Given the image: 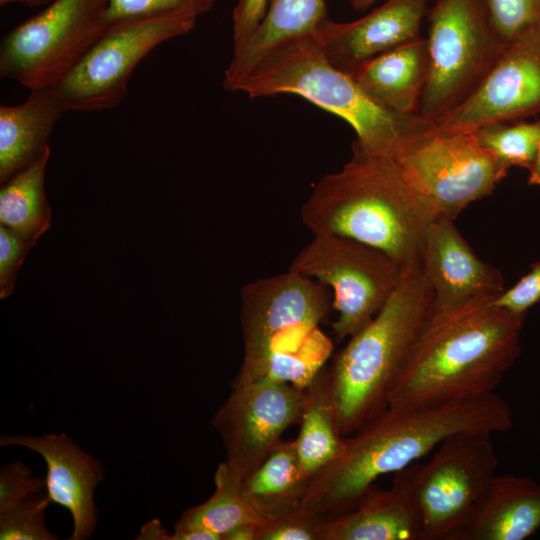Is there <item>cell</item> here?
<instances>
[{
  "instance_id": "1",
  "label": "cell",
  "mask_w": 540,
  "mask_h": 540,
  "mask_svg": "<svg viewBox=\"0 0 540 540\" xmlns=\"http://www.w3.org/2000/svg\"><path fill=\"white\" fill-rule=\"evenodd\" d=\"M513 426L496 393L426 408L387 407L353 434L308 481L298 507L320 516L351 509L380 476L396 473L459 433L492 435Z\"/></svg>"
},
{
  "instance_id": "2",
  "label": "cell",
  "mask_w": 540,
  "mask_h": 540,
  "mask_svg": "<svg viewBox=\"0 0 540 540\" xmlns=\"http://www.w3.org/2000/svg\"><path fill=\"white\" fill-rule=\"evenodd\" d=\"M524 318L494 304L433 312L387 407L426 408L495 393L521 354Z\"/></svg>"
},
{
  "instance_id": "3",
  "label": "cell",
  "mask_w": 540,
  "mask_h": 540,
  "mask_svg": "<svg viewBox=\"0 0 540 540\" xmlns=\"http://www.w3.org/2000/svg\"><path fill=\"white\" fill-rule=\"evenodd\" d=\"M351 159L322 177L301 207L313 235H339L378 248L403 268L420 265L435 219L394 159L356 142Z\"/></svg>"
},
{
  "instance_id": "4",
  "label": "cell",
  "mask_w": 540,
  "mask_h": 540,
  "mask_svg": "<svg viewBox=\"0 0 540 540\" xmlns=\"http://www.w3.org/2000/svg\"><path fill=\"white\" fill-rule=\"evenodd\" d=\"M434 293L421 264L404 268L379 312L326 367L340 433L347 437L384 411L432 317Z\"/></svg>"
},
{
  "instance_id": "5",
  "label": "cell",
  "mask_w": 540,
  "mask_h": 540,
  "mask_svg": "<svg viewBox=\"0 0 540 540\" xmlns=\"http://www.w3.org/2000/svg\"><path fill=\"white\" fill-rule=\"evenodd\" d=\"M235 91L251 98L299 95L344 119L367 152L394 159L434 122L418 114H398L371 101L354 79L333 66L313 33L286 39L268 50Z\"/></svg>"
},
{
  "instance_id": "6",
  "label": "cell",
  "mask_w": 540,
  "mask_h": 540,
  "mask_svg": "<svg viewBox=\"0 0 540 540\" xmlns=\"http://www.w3.org/2000/svg\"><path fill=\"white\" fill-rule=\"evenodd\" d=\"M428 23L429 76L417 114L435 123L478 88L508 44L483 0H435Z\"/></svg>"
},
{
  "instance_id": "7",
  "label": "cell",
  "mask_w": 540,
  "mask_h": 540,
  "mask_svg": "<svg viewBox=\"0 0 540 540\" xmlns=\"http://www.w3.org/2000/svg\"><path fill=\"white\" fill-rule=\"evenodd\" d=\"M490 437L451 435L427 463L395 473L418 513L421 540H458L469 524L499 465Z\"/></svg>"
},
{
  "instance_id": "8",
  "label": "cell",
  "mask_w": 540,
  "mask_h": 540,
  "mask_svg": "<svg viewBox=\"0 0 540 540\" xmlns=\"http://www.w3.org/2000/svg\"><path fill=\"white\" fill-rule=\"evenodd\" d=\"M108 7V0H53L3 37L0 77L29 90L56 86L106 30Z\"/></svg>"
},
{
  "instance_id": "9",
  "label": "cell",
  "mask_w": 540,
  "mask_h": 540,
  "mask_svg": "<svg viewBox=\"0 0 540 540\" xmlns=\"http://www.w3.org/2000/svg\"><path fill=\"white\" fill-rule=\"evenodd\" d=\"M197 19L192 12L175 10L108 23L83 59L56 85L69 111L118 106L136 66L157 46L191 32Z\"/></svg>"
},
{
  "instance_id": "10",
  "label": "cell",
  "mask_w": 540,
  "mask_h": 540,
  "mask_svg": "<svg viewBox=\"0 0 540 540\" xmlns=\"http://www.w3.org/2000/svg\"><path fill=\"white\" fill-rule=\"evenodd\" d=\"M288 270L312 278L333 291L332 324L338 341L353 336L383 307L404 268L384 251L339 235H314Z\"/></svg>"
},
{
  "instance_id": "11",
  "label": "cell",
  "mask_w": 540,
  "mask_h": 540,
  "mask_svg": "<svg viewBox=\"0 0 540 540\" xmlns=\"http://www.w3.org/2000/svg\"><path fill=\"white\" fill-rule=\"evenodd\" d=\"M433 217H456L490 195L507 175L478 142L474 131L433 128L394 158Z\"/></svg>"
},
{
  "instance_id": "12",
  "label": "cell",
  "mask_w": 540,
  "mask_h": 540,
  "mask_svg": "<svg viewBox=\"0 0 540 540\" xmlns=\"http://www.w3.org/2000/svg\"><path fill=\"white\" fill-rule=\"evenodd\" d=\"M331 307L328 287L290 270L244 285L243 361L232 386L248 382L274 351L296 346L318 328Z\"/></svg>"
},
{
  "instance_id": "13",
  "label": "cell",
  "mask_w": 540,
  "mask_h": 540,
  "mask_svg": "<svg viewBox=\"0 0 540 540\" xmlns=\"http://www.w3.org/2000/svg\"><path fill=\"white\" fill-rule=\"evenodd\" d=\"M305 391L262 378L232 386L212 419L226 450L225 463L240 480L252 473L301 419Z\"/></svg>"
},
{
  "instance_id": "14",
  "label": "cell",
  "mask_w": 540,
  "mask_h": 540,
  "mask_svg": "<svg viewBox=\"0 0 540 540\" xmlns=\"http://www.w3.org/2000/svg\"><path fill=\"white\" fill-rule=\"evenodd\" d=\"M540 113V28L508 44L478 88L435 122L446 130L474 131Z\"/></svg>"
},
{
  "instance_id": "15",
  "label": "cell",
  "mask_w": 540,
  "mask_h": 540,
  "mask_svg": "<svg viewBox=\"0 0 540 540\" xmlns=\"http://www.w3.org/2000/svg\"><path fill=\"white\" fill-rule=\"evenodd\" d=\"M454 219H434L421 269L434 293V313L493 304L506 290L502 273L477 257Z\"/></svg>"
},
{
  "instance_id": "16",
  "label": "cell",
  "mask_w": 540,
  "mask_h": 540,
  "mask_svg": "<svg viewBox=\"0 0 540 540\" xmlns=\"http://www.w3.org/2000/svg\"><path fill=\"white\" fill-rule=\"evenodd\" d=\"M427 0H387L349 23L323 20L313 35L329 62L347 74L375 56L421 37Z\"/></svg>"
},
{
  "instance_id": "17",
  "label": "cell",
  "mask_w": 540,
  "mask_h": 540,
  "mask_svg": "<svg viewBox=\"0 0 540 540\" xmlns=\"http://www.w3.org/2000/svg\"><path fill=\"white\" fill-rule=\"evenodd\" d=\"M0 444L27 448L44 459L46 494L52 503L64 507L72 515L73 531L69 539H88L98 521L94 491L103 478L102 464L64 433L2 435Z\"/></svg>"
},
{
  "instance_id": "18",
  "label": "cell",
  "mask_w": 540,
  "mask_h": 540,
  "mask_svg": "<svg viewBox=\"0 0 540 540\" xmlns=\"http://www.w3.org/2000/svg\"><path fill=\"white\" fill-rule=\"evenodd\" d=\"M321 540H421L413 501L395 478L390 489L374 484L349 510L326 517Z\"/></svg>"
},
{
  "instance_id": "19",
  "label": "cell",
  "mask_w": 540,
  "mask_h": 540,
  "mask_svg": "<svg viewBox=\"0 0 540 540\" xmlns=\"http://www.w3.org/2000/svg\"><path fill=\"white\" fill-rule=\"evenodd\" d=\"M69 111L56 86L31 89L17 105L0 106V182L30 166L47 149L55 124Z\"/></svg>"
},
{
  "instance_id": "20",
  "label": "cell",
  "mask_w": 540,
  "mask_h": 540,
  "mask_svg": "<svg viewBox=\"0 0 540 540\" xmlns=\"http://www.w3.org/2000/svg\"><path fill=\"white\" fill-rule=\"evenodd\" d=\"M364 94L385 110L417 114L429 76V53L420 37L373 57L349 74Z\"/></svg>"
},
{
  "instance_id": "21",
  "label": "cell",
  "mask_w": 540,
  "mask_h": 540,
  "mask_svg": "<svg viewBox=\"0 0 540 540\" xmlns=\"http://www.w3.org/2000/svg\"><path fill=\"white\" fill-rule=\"evenodd\" d=\"M540 529V484L496 475L458 540H523Z\"/></svg>"
},
{
  "instance_id": "22",
  "label": "cell",
  "mask_w": 540,
  "mask_h": 540,
  "mask_svg": "<svg viewBox=\"0 0 540 540\" xmlns=\"http://www.w3.org/2000/svg\"><path fill=\"white\" fill-rule=\"evenodd\" d=\"M326 18L325 0H269L267 13L257 31L245 46L234 51L224 72V88L235 91L268 50L286 39L313 33Z\"/></svg>"
},
{
  "instance_id": "23",
  "label": "cell",
  "mask_w": 540,
  "mask_h": 540,
  "mask_svg": "<svg viewBox=\"0 0 540 540\" xmlns=\"http://www.w3.org/2000/svg\"><path fill=\"white\" fill-rule=\"evenodd\" d=\"M308 479L303 473L294 440L281 441L265 460L242 480L248 502L265 519L295 509Z\"/></svg>"
},
{
  "instance_id": "24",
  "label": "cell",
  "mask_w": 540,
  "mask_h": 540,
  "mask_svg": "<svg viewBox=\"0 0 540 540\" xmlns=\"http://www.w3.org/2000/svg\"><path fill=\"white\" fill-rule=\"evenodd\" d=\"M304 391L300 431L294 442L301 469L309 480L340 452L345 437L339 430L326 367Z\"/></svg>"
},
{
  "instance_id": "25",
  "label": "cell",
  "mask_w": 540,
  "mask_h": 540,
  "mask_svg": "<svg viewBox=\"0 0 540 540\" xmlns=\"http://www.w3.org/2000/svg\"><path fill=\"white\" fill-rule=\"evenodd\" d=\"M50 148L27 168L2 184L0 223L33 243L51 224V208L45 192V173Z\"/></svg>"
},
{
  "instance_id": "26",
  "label": "cell",
  "mask_w": 540,
  "mask_h": 540,
  "mask_svg": "<svg viewBox=\"0 0 540 540\" xmlns=\"http://www.w3.org/2000/svg\"><path fill=\"white\" fill-rule=\"evenodd\" d=\"M215 491L205 502L185 510L174 524V532L207 531L220 540L231 530L247 523L261 524L266 519L246 499L242 480L225 462L214 475Z\"/></svg>"
},
{
  "instance_id": "27",
  "label": "cell",
  "mask_w": 540,
  "mask_h": 540,
  "mask_svg": "<svg viewBox=\"0 0 540 540\" xmlns=\"http://www.w3.org/2000/svg\"><path fill=\"white\" fill-rule=\"evenodd\" d=\"M332 349L331 340L315 328L296 346L274 351L248 382L266 378L304 391L324 368Z\"/></svg>"
},
{
  "instance_id": "28",
  "label": "cell",
  "mask_w": 540,
  "mask_h": 540,
  "mask_svg": "<svg viewBox=\"0 0 540 540\" xmlns=\"http://www.w3.org/2000/svg\"><path fill=\"white\" fill-rule=\"evenodd\" d=\"M474 133L480 145L508 173L512 167H531L540 143V121L488 124Z\"/></svg>"
},
{
  "instance_id": "29",
  "label": "cell",
  "mask_w": 540,
  "mask_h": 540,
  "mask_svg": "<svg viewBox=\"0 0 540 540\" xmlns=\"http://www.w3.org/2000/svg\"><path fill=\"white\" fill-rule=\"evenodd\" d=\"M51 500L45 493L35 494L16 507L0 513L1 540H55L45 524Z\"/></svg>"
},
{
  "instance_id": "30",
  "label": "cell",
  "mask_w": 540,
  "mask_h": 540,
  "mask_svg": "<svg viewBox=\"0 0 540 540\" xmlns=\"http://www.w3.org/2000/svg\"><path fill=\"white\" fill-rule=\"evenodd\" d=\"M493 28L510 44L540 28V0H483Z\"/></svg>"
},
{
  "instance_id": "31",
  "label": "cell",
  "mask_w": 540,
  "mask_h": 540,
  "mask_svg": "<svg viewBox=\"0 0 540 540\" xmlns=\"http://www.w3.org/2000/svg\"><path fill=\"white\" fill-rule=\"evenodd\" d=\"M325 516L296 507L259 525L256 540H321Z\"/></svg>"
},
{
  "instance_id": "32",
  "label": "cell",
  "mask_w": 540,
  "mask_h": 540,
  "mask_svg": "<svg viewBox=\"0 0 540 540\" xmlns=\"http://www.w3.org/2000/svg\"><path fill=\"white\" fill-rule=\"evenodd\" d=\"M216 0H108V23L120 19L185 10L198 17L209 12Z\"/></svg>"
},
{
  "instance_id": "33",
  "label": "cell",
  "mask_w": 540,
  "mask_h": 540,
  "mask_svg": "<svg viewBox=\"0 0 540 540\" xmlns=\"http://www.w3.org/2000/svg\"><path fill=\"white\" fill-rule=\"evenodd\" d=\"M44 491L45 479L32 476L31 469L24 463L17 461L3 465L0 472V513Z\"/></svg>"
},
{
  "instance_id": "34",
  "label": "cell",
  "mask_w": 540,
  "mask_h": 540,
  "mask_svg": "<svg viewBox=\"0 0 540 540\" xmlns=\"http://www.w3.org/2000/svg\"><path fill=\"white\" fill-rule=\"evenodd\" d=\"M35 243L19 233L0 226V297L10 296L17 272Z\"/></svg>"
},
{
  "instance_id": "35",
  "label": "cell",
  "mask_w": 540,
  "mask_h": 540,
  "mask_svg": "<svg viewBox=\"0 0 540 540\" xmlns=\"http://www.w3.org/2000/svg\"><path fill=\"white\" fill-rule=\"evenodd\" d=\"M540 301V261L533 263L529 271L493 303L517 315L526 312Z\"/></svg>"
},
{
  "instance_id": "36",
  "label": "cell",
  "mask_w": 540,
  "mask_h": 540,
  "mask_svg": "<svg viewBox=\"0 0 540 540\" xmlns=\"http://www.w3.org/2000/svg\"><path fill=\"white\" fill-rule=\"evenodd\" d=\"M268 5L269 0H238L232 14L234 51L245 46L257 31Z\"/></svg>"
},
{
  "instance_id": "37",
  "label": "cell",
  "mask_w": 540,
  "mask_h": 540,
  "mask_svg": "<svg viewBox=\"0 0 540 540\" xmlns=\"http://www.w3.org/2000/svg\"><path fill=\"white\" fill-rule=\"evenodd\" d=\"M170 534L161 525L159 520L153 519L141 528L137 539L169 540Z\"/></svg>"
},
{
  "instance_id": "38",
  "label": "cell",
  "mask_w": 540,
  "mask_h": 540,
  "mask_svg": "<svg viewBox=\"0 0 540 540\" xmlns=\"http://www.w3.org/2000/svg\"><path fill=\"white\" fill-rule=\"evenodd\" d=\"M259 525L256 523H247L238 526L227 533L223 540H256Z\"/></svg>"
},
{
  "instance_id": "39",
  "label": "cell",
  "mask_w": 540,
  "mask_h": 540,
  "mask_svg": "<svg viewBox=\"0 0 540 540\" xmlns=\"http://www.w3.org/2000/svg\"><path fill=\"white\" fill-rule=\"evenodd\" d=\"M529 170V185L540 186V143L537 148V152L534 158V161Z\"/></svg>"
},
{
  "instance_id": "40",
  "label": "cell",
  "mask_w": 540,
  "mask_h": 540,
  "mask_svg": "<svg viewBox=\"0 0 540 540\" xmlns=\"http://www.w3.org/2000/svg\"><path fill=\"white\" fill-rule=\"evenodd\" d=\"M50 2L51 0H0V6L18 3L33 8L47 6Z\"/></svg>"
},
{
  "instance_id": "41",
  "label": "cell",
  "mask_w": 540,
  "mask_h": 540,
  "mask_svg": "<svg viewBox=\"0 0 540 540\" xmlns=\"http://www.w3.org/2000/svg\"><path fill=\"white\" fill-rule=\"evenodd\" d=\"M378 0H351V6L356 11H364Z\"/></svg>"
}]
</instances>
